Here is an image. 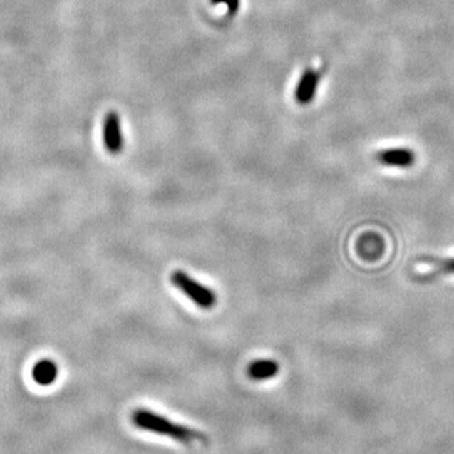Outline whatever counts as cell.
I'll return each mask as SVG.
<instances>
[{
	"label": "cell",
	"instance_id": "cell-1",
	"mask_svg": "<svg viewBox=\"0 0 454 454\" xmlns=\"http://www.w3.org/2000/svg\"><path fill=\"white\" fill-rule=\"evenodd\" d=\"M132 422L138 429L153 432V434L157 435H164L183 444H190L193 441L208 443V437L202 434V432L187 428L186 425L172 422L155 412H150L148 408L135 410L132 413Z\"/></svg>",
	"mask_w": 454,
	"mask_h": 454
},
{
	"label": "cell",
	"instance_id": "cell-2",
	"mask_svg": "<svg viewBox=\"0 0 454 454\" xmlns=\"http://www.w3.org/2000/svg\"><path fill=\"white\" fill-rule=\"evenodd\" d=\"M171 284L180 292H183L195 306L202 310H211L217 304V294L208 287L198 282L197 279L189 276L185 270H175L170 276Z\"/></svg>",
	"mask_w": 454,
	"mask_h": 454
},
{
	"label": "cell",
	"instance_id": "cell-3",
	"mask_svg": "<svg viewBox=\"0 0 454 454\" xmlns=\"http://www.w3.org/2000/svg\"><path fill=\"white\" fill-rule=\"evenodd\" d=\"M103 146L108 153L118 155L124 149V135L121 127V118L115 111H110L103 118L102 127Z\"/></svg>",
	"mask_w": 454,
	"mask_h": 454
},
{
	"label": "cell",
	"instance_id": "cell-4",
	"mask_svg": "<svg viewBox=\"0 0 454 454\" xmlns=\"http://www.w3.org/2000/svg\"><path fill=\"white\" fill-rule=\"evenodd\" d=\"M320 77H321L320 71H317L314 68H307L304 73H302V76L298 80L296 88H295V93H294L296 103L309 105L314 100V96H316L317 89H319Z\"/></svg>",
	"mask_w": 454,
	"mask_h": 454
},
{
	"label": "cell",
	"instance_id": "cell-5",
	"mask_svg": "<svg viewBox=\"0 0 454 454\" xmlns=\"http://www.w3.org/2000/svg\"><path fill=\"white\" fill-rule=\"evenodd\" d=\"M375 158L382 165L397 167V168H410L416 161L413 150H410L408 148L383 149V150H379V153H376Z\"/></svg>",
	"mask_w": 454,
	"mask_h": 454
},
{
	"label": "cell",
	"instance_id": "cell-6",
	"mask_svg": "<svg viewBox=\"0 0 454 454\" xmlns=\"http://www.w3.org/2000/svg\"><path fill=\"white\" fill-rule=\"evenodd\" d=\"M58 373H59L58 364L49 358L37 361L31 371V376H33L34 382L41 385V386H49V385L55 383Z\"/></svg>",
	"mask_w": 454,
	"mask_h": 454
},
{
	"label": "cell",
	"instance_id": "cell-7",
	"mask_svg": "<svg viewBox=\"0 0 454 454\" xmlns=\"http://www.w3.org/2000/svg\"><path fill=\"white\" fill-rule=\"evenodd\" d=\"M279 373V363L274 360H255L252 361L248 369L247 375L252 381H267Z\"/></svg>",
	"mask_w": 454,
	"mask_h": 454
},
{
	"label": "cell",
	"instance_id": "cell-8",
	"mask_svg": "<svg viewBox=\"0 0 454 454\" xmlns=\"http://www.w3.org/2000/svg\"><path fill=\"white\" fill-rule=\"evenodd\" d=\"M212 5H225L227 6L229 12L234 15L241 8V0H211Z\"/></svg>",
	"mask_w": 454,
	"mask_h": 454
},
{
	"label": "cell",
	"instance_id": "cell-9",
	"mask_svg": "<svg viewBox=\"0 0 454 454\" xmlns=\"http://www.w3.org/2000/svg\"><path fill=\"white\" fill-rule=\"evenodd\" d=\"M437 264H438V269L435 270V273L454 274V258H447V259H441V262H438Z\"/></svg>",
	"mask_w": 454,
	"mask_h": 454
}]
</instances>
